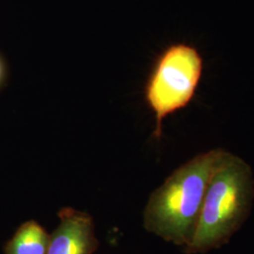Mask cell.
I'll return each instance as SVG.
<instances>
[{
    "label": "cell",
    "instance_id": "1",
    "mask_svg": "<svg viewBox=\"0 0 254 254\" xmlns=\"http://www.w3.org/2000/svg\"><path fill=\"white\" fill-rule=\"evenodd\" d=\"M227 152L215 148L177 168L147 201L143 215L146 230L175 245H188L200 218L211 176Z\"/></svg>",
    "mask_w": 254,
    "mask_h": 254
},
{
    "label": "cell",
    "instance_id": "2",
    "mask_svg": "<svg viewBox=\"0 0 254 254\" xmlns=\"http://www.w3.org/2000/svg\"><path fill=\"white\" fill-rule=\"evenodd\" d=\"M254 201V173L242 157L228 151L211 176L188 254L226 244L249 218Z\"/></svg>",
    "mask_w": 254,
    "mask_h": 254
},
{
    "label": "cell",
    "instance_id": "3",
    "mask_svg": "<svg viewBox=\"0 0 254 254\" xmlns=\"http://www.w3.org/2000/svg\"><path fill=\"white\" fill-rule=\"evenodd\" d=\"M203 71V56L194 45L171 44L157 56L144 88L146 103L155 117V137L161 136L165 118L195 98Z\"/></svg>",
    "mask_w": 254,
    "mask_h": 254
},
{
    "label": "cell",
    "instance_id": "4",
    "mask_svg": "<svg viewBox=\"0 0 254 254\" xmlns=\"http://www.w3.org/2000/svg\"><path fill=\"white\" fill-rule=\"evenodd\" d=\"M61 223L50 236L46 254H92L98 247L89 214L71 207L59 212Z\"/></svg>",
    "mask_w": 254,
    "mask_h": 254
},
{
    "label": "cell",
    "instance_id": "5",
    "mask_svg": "<svg viewBox=\"0 0 254 254\" xmlns=\"http://www.w3.org/2000/svg\"><path fill=\"white\" fill-rule=\"evenodd\" d=\"M50 236L35 220L23 223L5 248L6 254H46Z\"/></svg>",
    "mask_w": 254,
    "mask_h": 254
},
{
    "label": "cell",
    "instance_id": "6",
    "mask_svg": "<svg viewBox=\"0 0 254 254\" xmlns=\"http://www.w3.org/2000/svg\"><path fill=\"white\" fill-rule=\"evenodd\" d=\"M2 75H3V68H2V64L0 63V80L2 78Z\"/></svg>",
    "mask_w": 254,
    "mask_h": 254
}]
</instances>
